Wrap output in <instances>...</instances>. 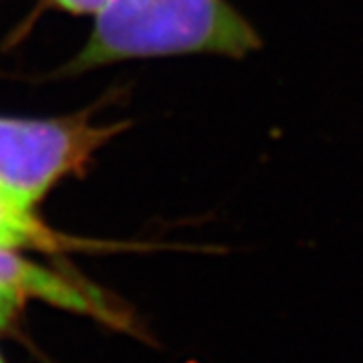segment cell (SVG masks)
Segmentation results:
<instances>
[{"label": "cell", "mask_w": 363, "mask_h": 363, "mask_svg": "<svg viewBox=\"0 0 363 363\" xmlns=\"http://www.w3.org/2000/svg\"><path fill=\"white\" fill-rule=\"evenodd\" d=\"M260 45L255 26L228 0H109L69 71L200 52L242 59Z\"/></svg>", "instance_id": "cell-1"}, {"label": "cell", "mask_w": 363, "mask_h": 363, "mask_svg": "<svg viewBox=\"0 0 363 363\" xmlns=\"http://www.w3.org/2000/svg\"><path fill=\"white\" fill-rule=\"evenodd\" d=\"M119 130L121 125H97L89 116L0 117V194L33 212L57 182L85 168Z\"/></svg>", "instance_id": "cell-2"}, {"label": "cell", "mask_w": 363, "mask_h": 363, "mask_svg": "<svg viewBox=\"0 0 363 363\" xmlns=\"http://www.w3.org/2000/svg\"><path fill=\"white\" fill-rule=\"evenodd\" d=\"M0 286L18 291L25 298H40L55 307L101 317L105 321L116 317L99 293L23 259L13 248H0Z\"/></svg>", "instance_id": "cell-3"}, {"label": "cell", "mask_w": 363, "mask_h": 363, "mask_svg": "<svg viewBox=\"0 0 363 363\" xmlns=\"http://www.w3.org/2000/svg\"><path fill=\"white\" fill-rule=\"evenodd\" d=\"M57 248L59 236L49 230L30 210L14 206L0 196V248Z\"/></svg>", "instance_id": "cell-4"}, {"label": "cell", "mask_w": 363, "mask_h": 363, "mask_svg": "<svg viewBox=\"0 0 363 363\" xmlns=\"http://www.w3.org/2000/svg\"><path fill=\"white\" fill-rule=\"evenodd\" d=\"M23 298L25 297H23L18 291L6 289V286H0V331L6 329L9 325L13 323L16 313L21 311Z\"/></svg>", "instance_id": "cell-5"}, {"label": "cell", "mask_w": 363, "mask_h": 363, "mask_svg": "<svg viewBox=\"0 0 363 363\" xmlns=\"http://www.w3.org/2000/svg\"><path fill=\"white\" fill-rule=\"evenodd\" d=\"M61 9L75 14H97L109 0H52Z\"/></svg>", "instance_id": "cell-6"}, {"label": "cell", "mask_w": 363, "mask_h": 363, "mask_svg": "<svg viewBox=\"0 0 363 363\" xmlns=\"http://www.w3.org/2000/svg\"><path fill=\"white\" fill-rule=\"evenodd\" d=\"M0 363H6L4 362V357H2V353H0Z\"/></svg>", "instance_id": "cell-7"}, {"label": "cell", "mask_w": 363, "mask_h": 363, "mask_svg": "<svg viewBox=\"0 0 363 363\" xmlns=\"http://www.w3.org/2000/svg\"><path fill=\"white\" fill-rule=\"evenodd\" d=\"M0 196H2V194H0ZM2 198H4V196H2Z\"/></svg>", "instance_id": "cell-8"}]
</instances>
